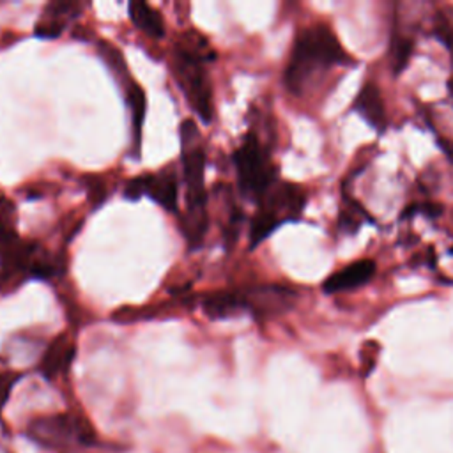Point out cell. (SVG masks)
<instances>
[{"instance_id":"52a82bcc","label":"cell","mask_w":453,"mask_h":453,"mask_svg":"<svg viewBox=\"0 0 453 453\" xmlns=\"http://www.w3.org/2000/svg\"><path fill=\"white\" fill-rule=\"evenodd\" d=\"M44 250L19 237L18 232L0 237V292L12 294L30 278H35V269Z\"/></svg>"},{"instance_id":"8992f818","label":"cell","mask_w":453,"mask_h":453,"mask_svg":"<svg viewBox=\"0 0 453 453\" xmlns=\"http://www.w3.org/2000/svg\"><path fill=\"white\" fill-rule=\"evenodd\" d=\"M207 60L173 48L172 67L179 88L182 90L189 108L196 113L202 122H211L214 113L212 87L205 69Z\"/></svg>"},{"instance_id":"9a60e30c","label":"cell","mask_w":453,"mask_h":453,"mask_svg":"<svg viewBox=\"0 0 453 453\" xmlns=\"http://www.w3.org/2000/svg\"><path fill=\"white\" fill-rule=\"evenodd\" d=\"M416 48L414 28L403 27L398 12H395L391 37H389V64L395 76H400L411 62V57Z\"/></svg>"},{"instance_id":"ac0fdd59","label":"cell","mask_w":453,"mask_h":453,"mask_svg":"<svg viewBox=\"0 0 453 453\" xmlns=\"http://www.w3.org/2000/svg\"><path fill=\"white\" fill-rule=\"evenodd\" d=\"M127 14L133 25L152 39H161L165 35V19L152 5L145 2H131L127 5Z\"/></svg>"},{"instance_id":"d6986e66","label":"cell","mask_w":453,"mask_h":453,"mask_svg":"<svg viewBox=\"0 0 453 453\" xmlns=\"http://www.w3.org/2000/svg\"><path fill=\"white\" fill-rule=\"evenodd\" d=\"M214 193L218 195V198H221V202L225 203V223L221 226V235H223V242L226 248H232L239 237L241 232V225H242V212L237 207L235 200L232 198V189L225 184L214 186Z\"/></svg>"},{"instance_id":"ba28073f","label":"cell","mask_w":453,"mask_h":453,"mask_svg":"<svg viewBox=\"0 0 453 453\" xmlns=\"http://www.w3.org/2000/svg\"><path fill=\"white\" fill-rule=\"evenodd\" d=\"M246 313L257 320H271L290 311L297 301L292 287L280 283H260L241 288Z\"/></svg>"},{"instance_id":"277c9868","label":"cell","mask_w":453,"mask_h":453,"mask_svg":"<svg viewBox=\"0 0 453 453\" xmlns=\"http://www.w3.org/2000/svg\"><path fill=\"white\" fill-rule=\"evenodd\" d=\"M271 149L273 143L267 142L255 127H251L232 156L237 186L242 196L253 200L255 203L280 179Z\"/></svg>"},{"instance_id":"30bf717a","label":"cell","mask_w":453,"mask_h":453,"mask_svg":"<svg viewBox=\"0 0 453 453\" xmlns=\"http://www.w3.org/2000/svg\"><path fill=\"white\" fill-rule=\"evenodd\" d=\"M350 110L354 113H357L375 133L382 134L388 129V111H386V104L380 94V88L372 81L366 80L361 83Z\"/></svg>"},{"instance_id":"2e32d148","label":"cell","mask_w":453,"mask_h":453,"mask_svg":"<svg viewBox=\"0 0 453 453\" xmlns=\"http://www.w3.org/2000/svg\"><path fill=\"white\" fill-rule=\"evenodd\" d=\"M365 223H375V219L368 214V211L352 196L347 193V189H342V202L338 211V221L336 228L342 235H354L359 232V228Z\"/></svg>"},{"instance_id":"ffe728a7","label":"cell","mask_w":453,"mask_h":453,"mask_svg":"<svg viewBox=\"0 0 453 453\" xmlns=\"http://www.w3.org/2000/svg\"><path fill=\"white\" fill-rule=\"evenodd\" d=\"M97 51L101 55V60L104 62V65L110 69V73L115 76V80L124 85L131 80L127 64L124 60V55L119 51V48H115L111 42L108 41H99L97 44Z\"/></svg>"},{"instance_id":"603a6c76","label":"cell","mask_w":453,"mask_h":453,"mask_svg":"<svg viewBox=\"0 0 453 453\" xmlns=\"http://www.w3.org/2000/svg\"><path fill=\"white\" fill-rule=\"evenodd\" d=\"M441 214H442V205H439V203H434V202H414V203H409L407 207L402 209L400 219H412L416 216L435 219Z\"/></svg>"},{"instance_id":"9c48e42d","label":"cell","mask_w":453,"mask_h":453,"mask_svg":"<svg viewBox=\"0 0 453 453\" xmlns=\"http://www.w3.org/2000/svg\"><path fill=\"white\" fill-rule=\"evenodd\" d=\"M83 5L78 2H50L39 14L34 25V34L39 39H57L81 14Z\"/></svg>"},{"instance_id":"5bb4252c","label":"cell","mask_w":453,"mask_h":453,"mask_svg":"<svg viewBox=\"0 0 453 453\" xmlns=\"http://www.w3.org/2000/svg\"><path fill=\"white\" fill-rule=\"evenodd\" d=\"M145 196L152 198L157 205L168 212H177L179 209V180L173 166H166L156 173H147V191Z\"/></svg>"},{"instance_id":"4fadbf2b","label":"cell","mask_w":453,"mask_h":453,"mask_svg":"<svg viewBox=\"0 0 453 453\" xmlns=\"http://www.w3.org/2000/svg\"><path fill=\"white\" fill-rule=\"evenodd\" d=\"M200 306L205 317L212 320L234 319L246 313L241 288L237 290H212L200 297Z\"/></svg>"},{"instance_id":"484cf974","label":"cell","mask_w":453,"mask_h":453,"mask_svg":"<svg viewBox=\"0 0 453 453\" xmlns=\"http://www.w3.org/2000/svg\"><path fill=\"white\" fill-rule=\"evenodd\" d=\"M449 255H451V257H453V246H451V248H449Z\"/></svg>"},{"instance_id":"7c38bea8","label":"cell","mask_w":453,"mask_h":453,"mask_svg":"<svg viewBox=\"0 0 453 453\" xmlns=\"http://www.w3.org/2000/svg\"><path fill=\"white\" fill-rule=\"evenodd\" d=\"M74 356H76V347L73 340L67 334L55 336L39 361L41 375L48 380H55L62 377L64 373H67Z\"/></svg>"},{"instance_id":"3957f363","label":"cell","mask_w":453,"mask_h":453,"mask_svg":"<svg viewBox=\"0 0 453 453\" xmlns=\"http://www.w3.org/2000/svg\"><path fill=\"white\" fill-rule=\"evenodd\" d=\"M306 202L303 186L278 179L257 202V212L250 221V248H257L283 223L299 221Z\"/></svg>"},{"instance_id":"44dd1931","label":"cell","mask_w":453,"mask_h":453,"mask_svg":"<svg viewBox=\"0 0 453 453\" xmlns=\"http://www.w3.org/2000/svg\"><path fill=\"white\" fill-rule=\"evenodd\" d=\"M430 35L435 37L448 50V53L451 57V65H453V16L444 11L435 12L432 28H430Z\"/></svg>"},{"instance_id":"cb8c5ba5","label":"cell","mask_w":453,"mask_h":453,"mask_svg":"<svg viewBox=\"0 0 453 453\" xmlns=\"http://www.w3.org/2000/svg\"><path fill=\"white\" fill-rule=\"evenodd\" d=\"M19 379H21L19 372H12V370L0 372V411L5 407L14 386Z\"/></svg>"},{"instance_id":"e0dca14e","label":"cell","mask_w":453,"mask_h":453,"mask_svg":"<svg viewBox=\"0 0 453 453\" xmlns=\"http://www.w3.org/2000/svg\"><path fill=\"white\" fill-rule=\"evenodd\" d=\"M126 104L131 115V129H133V145H136V152L140 154V142H142V127L145 120L147 99L143 88L131 78L126 85H122Z\"/></svg>"},{"instance_id":"d4e9b609","label":"cell","mask_w":453,"mask_h":453,"mask_svg":"<svg viewBox=\"0 0 453 453\" xmlns=\"http://www.w3.org/2000/svg\"><path fill=\"white\" fill-rule=\"evenodd\" d=\"M145 191H147V173L131 177L124 186V196L127 200H140L142 196H145Z\"/></svg>"},{"instance_id":"7a4b0ae2","label":"cell","mask_w":453,"mask_h":453,"mask_svg":"<svg viewBox=\"0 0 453 453\" xmlns=\"http://www.w3.org/2000/svg\"><path fill=\"white\" fill-rule=\"evenodd\" d=\"M180 161L186 186V211L180 218V228L191 250L203 244L209 228V209L205 191V145L200 129L191 119L182 120L179 127Z\"/></svg>"},{"instance_id":"5b68a950","label":"cell","mask_w":453,"mask_h":453,"mask_svg":"<svg viewBox=\"0 0 453 453\" xmlns=\"http://www.w3.org/2000/svg\"><path fill=\"white\" fill-rule=\"evenodd\" d=\"M25 435L37 446L57 453H73L81 448H90L96 442L92 425L74 412H55L34 418L27 425Z\"/></svg>"},{"instance_id":"7402d4cb","label":"cell","mask_w":453,"mask_h":453,"mask_svg":"<svg viewBox=\"0 0 453 453\" xmlns=\"http://www.w3.org/2000/svg\"><path fill=\"white\" fill-rule=\"evenodd\" d=\"M16 223H18V211L14 202L0 193V237L18 232Z\"/></svg>"},{"instance_id":"8fae6325","label":"cell","mask_w":453,"mask_h":453,"mask_svg":"<svg viewBox=\"0 0 453 453\" xmlns=\"http://www.w3.org/2000/svg\"><path fill=\"white\" fill-rule=\"evenodd\" d=\"M377 273V264L372 258H359L347 264L343 269L331 273L322 281V290L326 294H338L347 290H356L368 285Z\"/></svg>"},{"instance_id":"6da1fadb","label":"cell","mask_w":453,"mask_h":453,"mask_svg":"<svg viewBox=\"0 0 453 453\" xmlns=\"http://www.w3.org/2000/svg\"><path fill=\"white\" fill-rule=\"evenodd\" d=\"M357 60L343 48L334 30L326 23H313L296 34L283 85L294 96H306L317 88L331 69H349Z\"/></svg>"}]
</instances>
